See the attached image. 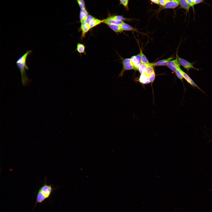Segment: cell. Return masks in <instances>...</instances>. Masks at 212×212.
Wrapping results in <instances>:
<instances>
[{
  "mask_svg": "<svg viewBox=\"0 0 212 212\" xmlns=\"http://www.w3.org/2000/svg\"><path fill=\"white\" fill-rule=\"evenodd\" d=\"M198 94L204 105H207V102L212 96L211 85L210 79L204 83L198 85L196 87Z\"/></svg>",
  "mask_w": 212,
  "mask_h": 212,
  "instance_id": "3957f363",
  "label": "cell"
},
{
  "mask_svg": "<svg viewBox=\"0 0 212 212\" xmlns=\"http://www.w3.org/2000/svg\"><path fill=\"white\" fill-rule=\"evenodd\" d=\"M155 34L161 37L168 36L177 38H181L186 34L184 31L175 32L166 29L163 26L156 29Z\"/></svg>",
  "mask_w": 212,
  "mask_h": 212,
  "instance_id": "52a82bcc",
  "label": "cell"
},
{
  "mask_svg": "<svg viewBox=\"0 0 212 212\" xmlns=\"http://www.w3.org/2000/svg\"><path fill=\"white\" fill-rule=\"evenodd\" d=\"M128 69L126 66L117 64L115 67V72L112 76H115L119 81L122 86L123 81H125L128 83L130 82L128 77Z\"/></svg>",
  "mask_w": 212,
  "mask_h": 212,
  "instance_id": "277c9868",
  "label": "cell"
},
{
  "mask_svg": "<svg viewBox=\"0 0 212 212\" xmlns=\"http://www.w3.org/2000/svg\"><path fill=\"white\" fill-rule=\"evenodd\" d=\"M207 105L208 106L211 112H212V96L208 101Z\"/></svg>",
  "mask_w": 212,
  "mask_h": 212,
  "instance_id": "9a60e30c",
  "label": "cell"
},
{
  "mask_svg": "<svg viewBox=\"0 0 212 212\" xmlns=\"http://www.w3.org/2000/svg\"><path fill=\"white\" fill-rule=\"evenodd\" d=\"M180 39L184 46H198L208 48L205 43L189 35L186 34Z\"/></svg>",
  "mask_w": 212,
  "mask_h": 212,
  "instance_id": "ba28073f",
  "label": "cell"
},
{
  "mask_svg": "<svg viewBox=\"0 0 212 212\" xmlns=\"http://www.w3.org/2000/svg\"><path fill=\"white\" fill-rule=\"evenodd\" d=\"M208 121L210 124L212 125V112H211L208 117Z\"/></svg>",
  "mask_w": 212,
  "mask_h": 212,
  "instance_id": "2e32d148",
  "label": "cell"
},
{
  "mask_svg": "<svg viewBox=\"0 0 212 212\" xmlns=\"http://www.w3.org/2000/svg\"><path fill=\"white\" fill-rule=\"evenodd\" d=\"M162 37L166 43L173 48L180 49L184 47L180 38L168 36H164Z\"/></svg>",
  "mask_w": 212,
  "mask_h": 212,
  "instance_id": "8fae6325",
  "label": "cell"
},
{
  "mask_svg": "<svg viewBox=\"0 0 212 212\" xmlns=\"http://www.w3.org/2000/svg\"><path fill=\"white\" fill-rule=\"evenodd\" d=\"M180 5L183 7L188 15L193 16V12L192 7L193 1L192 0H181L179 1Z\"/></svg>",
  "mask_w": 212,
  "mask_h": 212,
  "instance_id": "7c38bea8",
  "label": "cell"
},
{
  "mask_svg": "<svg viewBox=\"0 0 212 212\" xmlns=\"http://www.w3.org/2000/svg\"><path fill=\"white\" fill-rule=\"evenodd\" d=\"M132 20L128 12L121 13L119 26L121 34L126 33L127 29L132 23Z\"/></svg>",
  "mask_w": 212,
  "mask_h": 212,
  "instance_id": "8992f818",
  "label": "cell"
},
{
  "mask_svg": "<svg viewBox=\"0 0 212 212\" xmlns=\"http://www.w3.org/2000/svg\"><path fill=\"white\" fill-rule=\"evenodd\" d=\"M115 1L121 13L128 12L127 4L125 1L116 0Z\"/></svg>",
  "mask_w": 212,
  "mask_h": 212,
  "instance_id": "5bb4252c",
  "label": "cell"
},
{
  "mask_svg": "<svg viewBox=\"0 0 212 212\" xmlns=\"http://www.w3.org/2000/svg\"><path fill=\"white\" fill-rule=\"evenodd\" d=\"M120 43L123 47L122 58L127 56L128 50L135 43L133 37L126 33L122 34Z\"/></svg>",
  "mask_w": 212,
  "mask_h": 212,
  "instance_id": "5b68a950",
  "label": "cell"
},
{
  "mask_svg": "<svg viewBox=\"0 0 212 212\" xmlns=\"http://www.w3.org/2000/svg\"><path fill=\"white\" fill-rule=\"evenodd\" d=\"M163 26L166 29L175 32H178L184 31H195V29L188 27L182 23H176L165 24Z\"/></svg>",
  "mask_w": 212,
  "mask_h": 212,
  "instance_id": "30bf717a",
  "label": "cell"
},
{
  "mask_svg": "<svg viewBox=\"0 0 212 212\" xmlns=\"http://www.w3.org/2000/svg\"><path fill=\"white\" fill-rule=\"evenodd\" d=\"M156 30H151L146 28H142L138 30L133 37L135 43L144 39L151 34H155Z\"/></svg>",
  "mask_w": 212,
  "mask_h": 212,
  "instance_id": "9c48e42d",
  "label": "cell"
},
{
  "mask_svg": "<svg viewBox=\"0 0 212 212\" xmlns=\"http://www.w3.org/2000/svg\"><path fill=\"white\" fill-rule=\"evenodd\" d=\"M143 28L139 24L136 23H133L130 25L126 33L133 37L138 30Z\"/></svg>",
  "mask_w": 212,
  "mask_h": 212,
  "instance_id": "4fadbf2b",
  "label": "cell"
},
{
  "mask_svg": "<svg viewBox=\"0 0 212 212\" xmlns=\"http://www.w3.org/2000/svg\"><path fill=\"white\" fill-rule=\"evenodd\" d=\"M47 75L41 76L34 84L30 86L24 94L25 97L30 107L34 126L38 127L43 122L40 114L38 105H42L43 102L39 98V92L42 84L47 78Z\"/></svg>",
  "mask_w": 212,
  "mask_h": 212,
  "instance_id": "6da1fadb",
  "label": "cell"
},
{
  "mask_svg": "<svg viewBox=\"0 0 212 212\" xmlns=\"http://www.w3.org/2000/svg\"><path fill=\"white\" fill-rule=\"evenodd\" d=\"M210 74V80H211V89H212V74L211 73V72L209 71Z\"/></svg>",
  "mask_w": 212,
  "mask_h": 212,
  "instance_id": "e0dca14e",
  "label": "cell"
},
{
  "mask_svg": "<svg viewBox=\"0 0 212 212\" xmlns=\"http://www.w3.org/2000/svg\"><path fill=\"white\" fill-rule=\"evenodd\" d=\"M179 85L183 91L184 103L179 111L178 115H183L188 106L199 104L204 105L198 94L196 87L185 88Z\"/></svg>",
  "mask_w": 212,
  "mask_h": 212,
  "instance_id": "7a4b0ae2",
  "label": "cell"
}]
</instances>
